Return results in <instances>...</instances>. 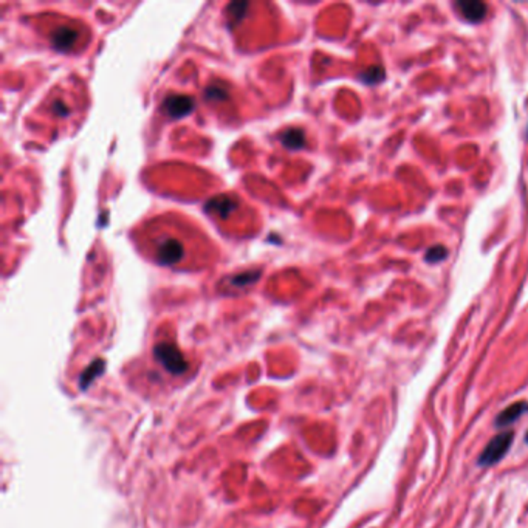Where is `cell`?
I'll use <instances>...</instances> for the list:
<instances>
[{"instance_id":"cell-1","label":"cell","mask_w":528,"mask_h":528,"mask_svg":"<svg viewBox=\"0 0 528 528\" xmlns=\"http://www.w3.org/2000/svg\"><path fill=\"white\" fill-rule=\"evenodd\" d=\"M511 440H513V434L511 432H502L494 437L483 449L480 456V465L488 466L497 463L507 454V451L511 446Z\"/></svg>"},{"instance_id":"cell-2","label":"cell","mask_w":528,"mask_h":528,"mask_svg":"<svg viewBox=\"0 0 528 528\" xmlns=\"http://www.w3.org/2000/svg\"><path fill=\"white\" fill-rule=\"evenodd\" d=\"M155 355L165 368L174 373H182L186 369V361L177 347L170 344H160L155 348Z\"/></svg>"},{"instance_id":"cell-3","label":"cell","mask_w":528,"mask_h":528,"mask_svg":"<svg viewBox=\"0 0 528 528\" xmlns=\"http://www.w3.org/2000/svg\"><path fill=\"white\" fill-rule=\"evenodd\" d=\"M458 13L462 14L468 22H480L487 16V5L479 0H462L456 4Z\"/></svg>"},{"instance_id":"cell-4","label":"cell","mask_w":528,"mask_h":528,"mask_svg":"<svg viewBox=\"0 0 528 528\" xmlns=\"http://www.w3.org/2000/svg\"><path fill=\"white\" fill-rule=\"evenodd\" d=\"M192 107H194V102L189 98H185V97L169 98L166 101V104H165L166 114H169L170 116H175V118L183 116L187 112H191Z\"/></svg>"},{"instance_id":"cell-5","label":"cell","mask_w":528,"mask_h":528,"mask_svg":"<svg viewBox=\"0 0 528 528\" xmlns=\"http://www.w3.org/2000/svg\"><path fill=\"white\" fill-rule=\"evenodd\" d=\"M527 409H528V406H527L524 402H517V403H515V405L508 406V407L505 409V411H502V412L499 414L497 420H496V424H497V426H502V428H504V426L511 424V423H513L515 420H517L519 417H521V415L527 411Z\"/></svg>"},{"instance_id":"cell-6","label":"cell","mask_w":528,"mask_h":528,"mask_svg":"<svg viewBox=\"0 0 528 528\" xmlns=\"http://www.w3.org/2000/svg\"><path fill=\"white\" fill-rule=\"evenodd\" d=\"M76 39V33H73L70 28H61L53 34V44L57 48H70Z\"/></svg>"},{"instance_id":"cell-7","label":"cell","mask_w":528,"mask_h":528,"mask_svg":"<svg viewBox=\"0 0 528 528\" xmlns=\"http://www.w3.org/2000/svg\"><path fill=\"white\" fill-rule=\"evenodd\" d=\"M284 144H285L287 148H290V149H299V148H302L304 146V133L301 131H297V129L288 131L285 133Z\"/></svg>"},{"instance_id":"cell-8","label":"cell","mask_w":528,"mask_h":528,"mask_svg":"<svg viewBox=\"0 0 528 528\" xmlns=\"http://www.w3.org/2000/svg\"><path fill=\"white\" fill-rule=\"evenodd\" d=\"M363 76V81L368 82V84H377L380 81H383V78H385V70H383L381 65H375L372 68H369L368 72L361 73Z\"/></svg>"},{"instance_id":"cell-9","label":"cell","mask_w":528,"mask_h":528,"mask_svg":"<svg viewBox=\"0 0 528 528\" xmlns=\"http://www.w3.org/2000/svg\"><path fill=\"white\" fill-rule=\"evenodd\" d=\"M446 255H448V251H446L445 246L436 245V246H432V248L428 253H426V260H428L429 263H436V262H440V260L445 259Z\"/></svg>"},{"instance_id":"cell-10","label":"cell","mask_w":528,"mask_h":528,"mask_svg":"<svg viewBox=\"0 0 528 528\" xmlns=\"http://www.w3.org/2000/svg\"><path fill=\"white\" fill-rule=\"evenodd\" d=\"M527 135H528V131H527Z\"/></svg>"}]
</instances>
